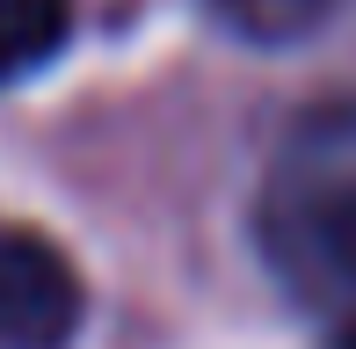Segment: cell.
Segmentation results:
<instances>
[{"label": "cell", "instance_id": "obj_2", "mask_svg": "<svg viewBox=\"0 0 356 349\" xmlns=\"http://www.w3.org/2000/svg\"><path fill=\"white\" fill-rule=\"evenodd\" d=\"M80 269L37 226H0V349H66L80 335Z\"/></svg>", "mask_w": 356, "mask_h": 349}, {"label": "cell", "instance_id": "obj_3", "mask_svg": "<svg viewBox=\"0 0 356 349\" xmlns=\"http://www.w3.org/2000/svg\"><path fill=\"white\" fill-rule=\"evenodd\" d=\"M73 0H0V81H22L66 44Z\"/></svg>", "mask_w": 356, "mask_h": 349}, {"label": "cell", "instance_id": "obj_4", "mask_svg": "<svg viewBox=\"0 0 356 349\" xmlns=\"http://www.w3.org/2000/svg\"><path fill=\"white\" fill-rule=\"evenodd\" d=\"M204 8L248 44H298L313 29H327L349 0H204Z\"/></svg>", "mask_w": 356, "mask_h": 349}, {"label": "cell", "instance_id": "obj_1", "mask_svg": "<svg viewBox=\"0 0 356 349\" xmlns=\"http://www.w3.org/2000/svg\"><path fill=\"white\" fill-rule=\"evenodd\" d=\"M254 241L284 291L356 342V95L313 102L277 138Z\"/></svg>", "mask_w": 356, "mask_h": 349}]
</instances>
